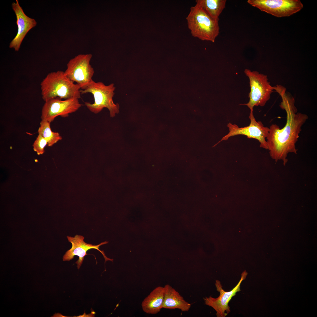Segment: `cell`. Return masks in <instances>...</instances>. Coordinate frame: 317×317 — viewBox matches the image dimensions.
<instances>
[{
    "label": "cell",
    "instance_id": "obj_15",
    "mask_svg": "<svg viewBox=\"0 0 317 317\" xmlns=\"http://www.w3.org/2000/svg\"><path fill=\"white\" fill-rule=\"evenodd\" d=\"M226 0H196L200 6L213 19L219 21V17L225 7Z\"/></svg>",
    "mask_w": 317,
    "mask_h": 317
},
{
    "label": "cell",
    "instance_id": "obj_6",
    "mask_svg": "<svg viewBox=\"0 0 317 317\" xmlns=\"http://www.w3.org/2000/svg\"><path fill=\"white\" fill-rule=\"evenodd\" d=\"M92 57L91 54L75 56L68 62L64 71L66 76L78 84L81 90H84L92 80L94 71L90 64Z\"/></svg>",
    "mask_w": 317,
    "mask_h": 317
},
{
    "label": "cell",
    "instance_id": "obj_4",
    "mask_svg": "<svg viewBox=\"0 0 317 317\" xmlns=\"http://www.w3.org/2000/svg\"><path fill=\"white\" fill-rule=\"evenodd\" d=\"M115 89L113 83L107 85L102 82H95L92 80L84 90H80L81 94L90 93L94 98V102H85V105L92 112L96 114L101 112L104 108L109 110L110 116L113 117L119 112V105L115 104L113 97Z\"/></svg>",
    "mask_w": 317,
    "mask_h": 317
},
{
    "label": "cell",
    "instance_id": "obj_11",
    "mask_svg": "<svg viewBox=\"0 0 317 317\" xmlns=\"http://www.w3.org/2000/svg\"><path fill=\"white\" fill-rule=\"evenodd\" d=\"M67 237L68 241L72 244V247L63 256V260L69 261L73 259L75 256H78L79 259L75 262L77 264L78 269H79L81 267L85 256L88 254L87 253V251L91 249H96L100 252L104 259L105 263L107 261H113V259L107 257L104 251L101 250L99 249L101 245L108 243V241L102 242L97 245H94L85 242L84 241V237L82 235H76L74 237L67 236Z\"/></svg>",
    "mask_w": 317,
    "mask_h": 317
},
{
    "label": "cell",
    "instance_id": "obj_9",
    "mask_svg": "<svg viewBox=\"0 0 317 317\" xmlns=\"http://www.w3.org/2000/svg\"><path fill=\"white\" fill-rule=\"evenodd\" d=\"M79 99L72 98L62 100L59 97L51 99L45 102L41 111V121L51 123L58 116L68 117L82 106Z\"/></svg>",
    "mask_w": 317,
    "mask_h": 317
},
{
    "label": "cell",
    "instance_id": "obj_16",
    "mask_svg": "<svg viewBox=\"0 0 317 317\" xmlns=\"http://www.w3.org/2000/svg\"><path fill=\"white\" fill-rule=\"evenodd\" d=\"M50 122L41 121L38 132L47 141L48 146H51L62 139V137L57 132L53 131L50 126Z\"/></svg>",
    "mask_w": 317,
    "mask_h": 317
},
{
    "label": "cell",
    "instance_id": "obj_12",
    "mask_svg": "<svg viewBox=\"0 0 317 317\" xmlns=\"http://www.w3.org/2000/svg\"><path fill=\"white\" fill-rule=\"evenodd\" d=\"M11 6L16 16L18 30L16 36L10 42L9 47L18 51L26 35L36 26L37 22L34 19L28 17L25 14L18 0H16V2H13Z\"/></svg>",
    "mask_w": 317,
    "mask_h": 317
},
{
    "label": "cell",
    "instance_id": "obj_3",
    "mask_svg": "<svg viewBox=\"0 0 317 317\" xmlns=\"http://www.w3.org/2000/svg\"><path fill=\"white\" fill-rule=\"evenodd\" d=\"M186 20L193 36L215 42L220 32L219 21L211 18L200 6L196 4L191 7Z\"/></svg>",
    "mask_w": 317,
    "mask_h": 317
},
{
    "label": "cell",
    "instance_id": "obj_7",
    "mask_svg": "<svg viewBox=\"0 0 317 317\" xmlns=\"http://www.w3.org/2000/svg\"><path fill=\"white\" fill-rule=\"evenodd\" d=\"M249 118L250 122L249 125L244 127H239L235 124L229 123L227 126L229 132L223 136L215 146L224 140H227L230 137L238 135L246 136L248 138H253L258 140L260 143V147L268 149L266 138L269 134V128L264 127L261 122H257L253 115V111H250Z\"/></svg>",
    "mask_w": 317,
    "mask_h": 317
},
{
    "label": "cell",
    "instance_id": "obj_8",
    "mask_svg": "<svg viewBox=\"0 0 317 317\" xmlns=\"http://www.w3.org/2000/svg\"><path fill=\"white\" fill-rule=\"evenodd\" d=\"M247 2L262 11L278 17L289 16L303 7L299 0H248Z\"/></svg>",
    "mask_w": 317,
    "mask_h": 317
},
{
    "label": "cell",
    "instance_id": "obj_10",
    "mask_svg": "<svg viewBox=\"0 0 317 317\" xmlns=\"http://www.w3.org/2000/svg\"><path fill=\"white\" fill-rule=\"evenodd\" d=\"M247 275L246 271H243L239 282L229 291H225L222 288L220 281L216 280L215 284L217 290L220 292L219 296L216 298L211 296L205 297L204 300L205 304L211 307L215 311L217 317H225L230 312L229 303L232 297L235 295L237 292L240 291L241 283L246 278Z\"/></svg>",
    "mask_w": 317,
    "mask_h": 317
},
{
    "label": "cell",
    "instance_id": "obj_5",
    "mask_svg": "<svg viewBox=\"0 0 317 317\" xmlns=\"http://www.w3.org/2000/svg\"><path fill=\"white\" fill-rule=\"evenodd\" d=\"M244 72L249 78L250 91L249 101L244 104L249 108L250 111H253L254 106H264L269 99L274 87L268 81L266 75L248 69H245Z\"/></svg>",
    "mask_w": 317,
    "mask_h": 317
},
{
    "label": "cell",
    "instance_id": "obj_17",
    "mask_svg": "<svg viewBox=\"0 0 317 317\" xmlns=\"http://www.w3.org/2000/svg\"><path fill=\"white\" fill-rule=\"evenodd\" d=\"M47 144L46 139L42 135L38 134L32 145L33 150L38 155L42 154L44 152V148Z\"/></svg>",
    "mask_w": 317,
    "mask_h": 317
},
{
    "label": "cell",
    "instance_id": "obj_14",
    "mask_svg": "<svg viewBox=\"0 0 317 317\" xmlns=\"http://www.w3.org/2000/svg\"><path fill=\"white\" fill-rule=\"evenodd\" d=\"M164 293V287L158 286L155 288L142 301L141 306L143 311L149 314L159 312L163 308Z\"/></svg>",
    "mask_w": 317,
    "mask_h": 317
},
{
    "label": "cell",
    "instance_id": "obj_1",
    "mask_svg": "<svg viewBox=\"0 0 317 317\" xmlns=\"http://www.w3.org/2000/svg\"><path fill=\"white\" fill-rule=\"evenodd\" d=\"M275 90L281 97L282 101L279 106L286 112V122L282 129L276 124H272L266 141L271 157L276 162L282 160L285 165L288 161L286 157L288 153L297 154L296 144L302 127L308 117L306 114L297 112L294 98L286 93L284 87L278 85Z\"/></svg>",
    "mask_w": 317,
    "mask_h": 317
},
{
    "label": "cell",
    "instance_id": "obj_13",
    "mask_svg": "<svg viewBox=\"0 0 317 317\" xmlns=\"http://www.w3.org/2000/svg\"><path fill=\"white\" fill-rule=\"evenodd\" d=\"M164 287L165 293L163 308L178 309L183 312L189 311L191 304L186 301L176 290L168 284Z\"/></svg>",
    "mask_w": 317,
    "mask_h": 317
},
{
    "label": "cell",
    "instance_id": "obj_2",
    "mask_svg": "<svg viewBox=\"0 0 317 317\" xmlns=\"http://www.w3.org/2000/svg\"><path fill=\"white\" fill-rule=\"evenodd\" d=\"M41 87L42 98L45 102L56 97L66 100L81 97L80 87L62 71L49 73L41 82Z\"/></svg>",
    "mask_w": 317,
    "mask_h": 317
}]
</instances>
